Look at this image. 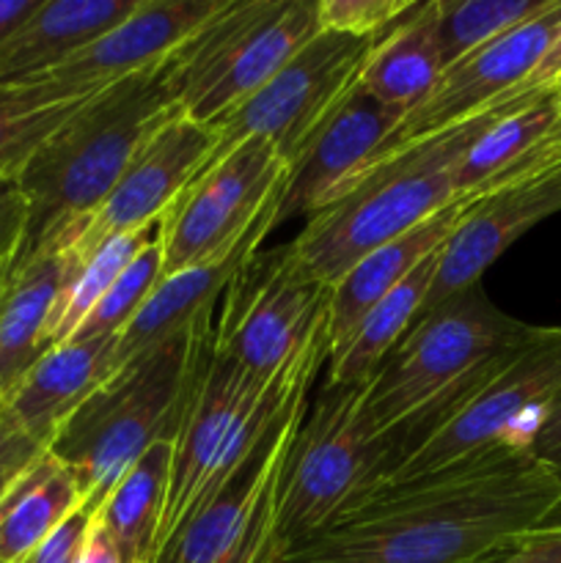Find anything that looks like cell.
Here are the masks:
<instances>
[{
  "instance_id": "cell-1",
  "label": "cell",
  "mask_w": 561,
  "mask_h": 563,
  "mask_svg": "<svg viewBox=\"0 0 561 563\" xmlns=\"http://www.w3.org/2000/svg\"><path fill=\"white\" fill-rule=\"evenodd\" d=\"M559 511V473L498 449L372 495L280 563H487Z\"/></svg>"
},
{
  "instance_id": "cell-2",
  "label": "cell",
  "mask_w": 561,
  "mask_h": 563,
  "mask_svg": "<svg viewBox=\"0 0 561 563\" xmlns=\"http://www.w3.org/2000/svg\"><path fill=\"white\" fill-rule=\"evenodd\" d=\"M182 113L163 66L88 97L16 170L28 201L25 240L11 267L42 247L69 245L135 154Z\"/></svg>"
},
{
  "instance_id": "cell-3",
  "label": "cell",
  "mask_w": 561,
  "mask_h": 563,
  "mask_svg": "<svg viewBox=\"0 0 561 563\" xmlns=\"http://www.w3.org/2000/svg\"><path fill=\"white\" fill-rule=\"evenodd\" d=\"M520 97V91L509 93L462 124L374 159L333 201L308 214L306 229L289 242L297 262L314 280L333 286L363 256L460 201L457 163Z\"/></svg>"
},
{
  "instance_id": "cell-4",
  "label": "cell",
  "mask_w": 561,
  "mask_h": 563,
  "mask_svg": "<svg viewBox=\"0 0 561 563\" xmlns=\"http://www.w3.org/2000/svg\"><path fill=\"white\" fill-rule=\"evenodd\" d=\"M212 317L121 366L47 445L97 515L124 473L163 440H176L198 368L212 344Z\"/></svg>"
},
{
  "instance_id": "cell-5",
  "label": "cell",
  "mask_w": 561,
  "mask_h": 563,
  "mask_svg": "<svg viewBox=\"0 0 561 563\" xmlns=\"http://www.w3.org/2000/svg\"><path fill=\"white\" fill-rule=\"evenodd\" d=\"M537 330L495 308L482 284L460 291L418 317L366 379L363 418L377 434L413 427L418 445L462 396L493 377Z\"/></svg>"
},
{
  "instance_id": "cell-6",
  "label": "cell",
  "mask_w": 561,
  "mask_h": 563,
  "mask_svg": "<svg viewBox=\"0 0 561 563\" xmlns=\"http://www.w3.org/2000/svg\"><path fill=\"white\" fill-rule=\"evenodd\" d=\"M361 385H324L306 407L286 454L275 515V548H292L372 498L413 451V429L377 434L363 418Z\"/></svg>"
},
{
  "instance_id": "cell-7",
  "label": "cell",
  "mask_w": 561,
  "mask_h": 563,
  "mask_svg": "<svg viewBox=\"0 0 561 563\" xmlns=\"http://www.w3.org/2000/svg\"><path fill=\"white\" fill-rule=\"evenodd\" d=\"M319 31V0H229L165 60V82L187 119L215 124Z\"/></svg>"
},
{
  "instance_id": "cell-8",
  "label": "cell",
  "mask_w": 561,
  "mask_h": 563,
  "mask_svg": "<svg viewBox=\"0 0 561 563\" xmlns=\"http://www.w3.org/2000/svg\"><path fill=\"white\" fill-rule=\"evenodd\" d=\"M559 394L561 328H539L493 377L462 396L432 432L424 434L377 493L435 476L498 449L531 451L534 434Z\"/></svg>"
},
{
  "instance_id": "cell-9",
  "label": "cell",
  "mask_w": 561,
  "mask_h": 563,
  "mask_svg": "<svg viewBox=\"0 0 561 563\" xmlns=\"http://www.w3.org/2000/svg\"><path fill=\"white\" fill-rule=\"evenodd\" d=\"M311 385L295 390L256 451L207 504L193 511L190 520L182 522L154 563H280L275 548L280 482Z\"/></svg>"
},
{
  "instance_id": "cell-10",
  "label": "cell",
  "mask_w": 561,
  "mask_h": 563,
  "mask_svg": "<svg viewBox=\"0 0 561 563\" xmlns=\"http://www.w3.org/2000/svg\"><path fill=\"white\" fill-rule=\"evenodd\" d=\"M330 295L333 286L314 280L292 245L256 251L215 308L212 350L253 377H273L324 317Z\"/></svg>"
},
{
  "instance_id": "cell-11",
  "label": "cell",
  "mask_w": 561,
  "mask_h": 563,
  "mask_svg": "<svg viewBox=\"0 0 561 563\" xmlns=\"http://www.w3.org/2000/svg\"><path fill=\"white\" fill-rule=\"evenodd\" d=\"M374 42L377 38L319 31L253 97L215 121L218 143L207 165L223 159L248 137H267L286 165L295 163L308 137L355 86Z\"/></svg>"
},
{
  "instance_id": "cell-12",
  "label": "cell",
  "mask_w": 561,
  "mask_h": 563,
  "mask_svg": "<svg viewBox=\"0 0 561 563\" xmlns=\"http://www.w3.org/2000/svg\"><path fill=\"white\" fill-rule=\"evenodd\" d=\"M286 170L289 165L267 137H248L223 159L207 165L160 218V280L231 251L278 196Z\"/></svg>"
},
{
  "instance_id": "cell-13",
  "label": "cell",
  "mask_w": 561,
  "mask_h": 563,
  "mask_svg": "<svg viewBox=\"0 0 561 563\" xmlns=\"http://www.w3.org/2000/svg\"><path fill=\"white\" fill-rule=\"evenodd\" d=\"M559 31L561 0H556L553 9H548L544 14L534 16L526 25L504 33L495 42L484 44V47L468 53L465 58L446 66L429 97L402 119L383 152L377 154V159L399 152L410 143L424 141V137L438 135L449 126L462 124V121L484 113L501 99L515 93L531 75L534 66L539 64V58Z\"/></svg>"
},
{
  "instance_id": "cell-14",
  "label": "cell",
  "mask_w": 561,
  "mask_h": 563,
  "mask_svg": "<svg viewBox=\"0 0 561 563\" xmlns=\"http://www.w3.org/2000/svg\"><path fill=\"white\" fill-rule=\"evenodd\" d=\"M215 143H218V135L212 124H201V121L187 119L185 113H176L135 154L102 207L72 236L66 247L75 253L77 262L91 256L99 245L113 236L157 225L170 203L209 163Z\"/></svg>"
},
{
  "instance_id": "cell-15",
  "label": "cell",
  "mask_w": 561,
  "mask_h": 563,
  "mask_svg": "<svg viewBox=\"0 0 561 563\" xmlns=\"http://www.w3.org/2000/svg\"><path fill=\"white\" fill-rule=\"evenodd\" d=\"M556 212H561V157L476 198L440 251L421 317L476 286L501 253Z\"/></svg>"
},
{
  "instance_id": "cell-16",
  "label": "cell",
  "mask_w": 561,
  "mask_h": 563,
  "mask_svg": "<svg viewBox=\"0 0 561 563\" xmlns=\"http://www.w3.org/2000/svg\"><path fill=\"white\" fill-rule=\"evenodd\" d=\"M402 119L405 113L374 99L355 80L286 170L275 229L297 214L308 218L333 201L377 159Z\"/></svg>"
},
{
  "instance_id": "cell-17",
  "label": "cell",
  "mask_w": 561,
  "mask_h": 563,
  "mask_svg": "<svg viewBox=\"0 0 561 563\" xmlns=\"http://www.w3.org/2000/svg\"><path fill=\"white\" fill-rule=\"evenodd\" d=\"M229 0H138L135 9L42 80L72 97H94L127 77L163 66Z\"/></svg>"
},
{
  "instance_id": "cell-18",
  "label": "cell",
  "mask_w": 561,
  "mask_h": 563,
  "mask_svg": "<svg viewBox=\"0 0 561 563\" xmlns=\"http://www.w3.org/2000/svg\"><path fill=\"white\" fill-rule=\"evenodd\" d=\"M280 192H284V187H280L278 196L264 207V212L258 214L256 223L248 229V234L242 236L231 251H226L223 256H218L215 262L185 269V273H176L154 286V291L148 295V300L143 302L141 311L135 313V319L116 335L113 374L119 372L121 366H127L132 357L143 355V352L152 350V346L168 341L170 335L182 333V330L193 328V324H198L201 319L212 317L220 297L226 295V289H229L231 280L237 278L242 264H245L253 253L262 251V242L267 240L270 231H275V214H278L280 207Z\"/></svg>"
},
{
  "instance_id": "cell-19",
  "label": "cell",
  "mask_w": 561,
  "mask_h": 563,
  "mask_svg": "<svg viewBox=\"0 0 561 563\" xmlns=\"http://www.w3.org/2000/svg\"><path fill=\"white\" fill-rule=\"evenodd\" d=\"M77 256L61 242L3 273L0 286V401L50 350L47 324Z\"/></svg>"
},
{
  "instance_id": "cell-20",
  "label": "cell",
  "mask_w": 561,
  "mask_h": 563,
  "mask_svg": "<svg viewBox=\"0 0 561 563\" xmlns=\"http://www.w3.org/2000/svg\"><path fill=\"white\" fill-rule=\"evenodd\" d=\"M116 339L66 341L38 357L6 399L16 421L47 449L58 429L113 377Z\"/></svg>"
},
{
  "instance_id": "cell-21",
  "label": "cell",
  "mask_w": 561,
  "mask_h": 563,
  "mask_svg": "<svg viewBox=\"0 0 561 563\" xmlns=\"http://www.w3.org/2000/svg\"><path fill=\"white\" fill-rule=\"evenodd\" d=\"M561 121V99L553 88L522 93L473 146L462 154L454 168L457 198L487 196L506 181L539 170L559 159L550 148Z\"/></svg>"
},
{
  "instance_id": "cell-22",
  "label": "cell",
  "mask_w": 561,
  "mask_h": 563,
  "mask_svg": "<svg viewBox=\"0 0 561 563\" xmlns=\"http://www.w3.org/2000/svg\"><path fill=\"white\" fill-rule=\"evenodd\" d=\"M138 0H42L0 47V86L38 82L119 25Z\"/></svg>"
},
{
  "instance_id": "cell-23",
  "label": "cell",
  "mask_w": 561,
  "mask_h": 563,
  "mask_svg": "<svg viewBox=\"0 0 561 563\" xmlns=\"http://www.w3.org/2000/svg\"><path fill=\"white\" fill-rule=\"evenodd\" d=\"M476 198L482 196H468L449 203V207L440 209L438 214L424 220L413 231L363 256L350 273L336 280L333 295H330V350L355 328L358 319L374 302H380L388 291H394L424 258L443 251V245L451 240V234L462 223V218H465V212Z\"/></svg>"
},
{
  "instance_id": "cell-24",
  "label": "cell",
  "mask_w": 561,
  "mask_h": 563,
  "mask_svg": "<svg viewBox=\"0 0 561 563\" xmlns=\"http://www.w3.org/2000/svg\"><path fill=\"white\" fill-rule=\"evenodd\" d=\"M443 71L446 64L435 31V0H427L416 3L405 20L372 44L358 86L407 115L429 97Z\"/></svg>"
},
{
  "instance_id": "cell-25",
  "label": "cell",
  "mask_w": 561,
  "mask_h": 563,
  "mask_svg": "<svg viewBox=\"0 0 561 563\" xmlns=\"http://www.w3.org/2000/svg\"><path fill=\"white\" fill-rule=\"evenodd\" d=\"M438 258L440 251L424 258L394 291H388L383 300L374 302L358 319L355 328L330 350L324 385H361L372 379V374L383 366L391 350L405 339L407 330L421 317L429 286L438 273Z\"/></svg>"
},
{
  "instance_id": "cell-26",
  "label": "cell",
  "mask_w": 561,
  "mask_h": 563,
  "mask_svg": "<svg viewBox=\"0 0 561 563\" xmlns=\"http://www.w3.org/2000/svg\"><path fill=\"white\" fill-rule=\"evenodd\" d=\"M82 509L64 462L44 451L0 498V563H22L55 528Z\"/></svg>"
},
{
  "instance_id": "cell-27",
  "label": "cell",
  "mask_w": 561,
  "mask_h": 563,
  "mask_svg": "<svg viewBox=\"0 0 561 563\" xmlns=\"http://www.w3.org/2000/svg\"><path fill=\"white\" fill-rule=\"evenodd\" d=\"M174 462V440L152 445L130 471L124 473L97 517L119 544L127 563H152L157 544L160 517Z\"/></svg>"
},
{
  "instance_id": "cell-28",
  "label": "cell",
  "mask_w": 561,
  "mask_h": 563,
  "mask_svg": "<svg viewBox=\"0 0 561 563\" xmlns=\"http://www.w3.org/2000/svg\"><path fill=\"white\" fill-rule=\"evenodd\" d=\"M86 99L50 80L0 86V174H16Z\"/></svg>"
},
{
  "instance_id": "cell-29",
  "label": "cell",
  "mask_w": 561,
  "mask_h": 563,
  "mask_svg": "<svg viewBox=\"0 0 561 563\" xmlns=\"http://www.w3.org/2000/svg\"><path fill=\"white\" fill-rule=\"evenodd\" d=\"M157 231L160 223L152 225V229L119 234L113 236V240L105 242V245H99L91 256H86L82 262H75L64 289H61L58 302H55L53 317H50V350L58 344H66V341L75 335V330L80 328L82 319H86L88 313H91V308L102 300V295L113 286V280L130 267L132 258L157 236Z\"/></svg>"
},
{
  "instance_id": "cell-30",
  "label": "cell",
  "mask_w": 561,
  "mask_h": 563,
  "mask_svg": "<svg viewBox=\"0 0 561 563\" xmlns=\"http://www.w3.org/2000/svg\"><path fill=\"white\" fill-rule=\"evenodd\" d=\"M556 0H435V31L443 64L465 58L473 49L526 25L553 9Z\"/></svg>"
},
{
  "instance_id": "cell-31",
  "label": "cell",
  "mask_w": 561,
  "mask_h": 563,
  "mask_svg": "<svg viewBox=\"0 0 561 563\" xmlns=\"http://www.w3.org/2000/svg\"><path fill=\"white\" fill-rule=\"evenodd\" d=\"M163 273V247H160V231L141 253L130 262V267L113 280L102 300L91 308L80 328L75 330L69 341H88V339H116L127 324L135 319L143 302L160 284Z\"/></svg>"
},
{
  "instance_id": "cell-32",
  "label": "cell",
  "mask_w": 561,
  "mask_h": 563,
  "mask_svg": "<svg viewBox=\"0 0 561 563\" xmlns=\"http://www.w3.org/2000/svg\"><path fill=\"white\" fill-rule=\"evenodd\" d=\"M413 9V0H319V25L346 36L380 38Z\"/></svg>"
},
{
  "instance_id": "cell-33",
  "label": "cell",
  "mask_w": 561,
  "mask_h": 563,
  "mask_svg": "<svg viewBox=\"0 0 561 563\" xmlns=\"http://www.w3.org/2000/svg\"><path fill=\"white\" fill-rule=\"evenodd\" d=\"M44 451L47 449L28 434L9 405L0 401V498Z\"/></svg>"
},
{
  "instance_id": "cell-34",
  "label": "cell",
  "mask_w": 561,
  "mask_h": 563,
  "mask_svg": "<svg viewBox=\"0 0 561 563\" xmlns=\"http://www.w3.org/2000/svg\"><path fill=\"white\" fill-rule=\"evenodd\" d=\"M28 201L16 174H0V275L11 267L25 240Z\"/></svg>"
},
{
  "instance_id": "cell-35",
  "label": "cell",
  "mask_w": 561,
  "mask_h": 563,
  "mask_svg": "<svg viewBox=\"0 0 561 563\" xmlns=\"http://www.w3.org/2000/svg\"><path fill=\"white\" fill-rule=\"evenodd\" d=\"M487 563H561V511L542 526L512 539Z\"/></svg>"
},
{
  "instance_id": "cell-36",
  "label": "cell",
  "mask_w": 561,
  "mask_h": 563,
  "mask_svg": "<svg viewBox=\"0 0 561 563\" xmlns=\"http://www.w3.org/2000/svg\"><path fill=\"white\" fill-rule=\"evenodd\" d=\"M88 526H91V515L86 509L75 511L22 563H77L80 561L82 544H86Z\"/></svg>"
},
{
  "instance_id": "cell-37",
  "label": "cell",
  "mask_w": 561,
  "mask_h": 563,
  "mask_svg": "<svg viewBox=\"0 0 561 563\" xmlns=\"http://www.w3.org/2000/svg\"><path fill=\"white\" fill-rule=\"evenodd\" d=\"M531 454L561 476V394L548 407L537 434H534Z\"/></svg>"
},
{
  "instance_id": "cell-38",
  "label": "cell",
  "mask_w": 561,
  "mask_h": 563,
  "mask_svg": "<svg viewBox=\"0 0 561 563\" xmlns=\"http://www.w3.org/2000/svg\"><path fill=\"white\" fill-rule=\"evenodd\" d=\"M77 563H127L124 555H121L119 544L110 537L108 528L102 526L97 515H91V526H88L86 544H82L80 561Z\"/></svg>"
},
{
  "instance_id": "cell-39",
  "label": "cell",
  "mask_w": 561,
  "mask_h": 563,
  "mask_svg": "<svg viewBox=\"0 0 561 563\" xmlns=\"http://www.w3.org/2000/svg\"><path fill=\"white\" fill-rule=\"evenodd\" d=\"M561 77V31L556 33V38L550 42V47L544 49V55L539 58V64L534 66L531 75L526 77L517 91L520 93H537V91H548L553 88V82Z\"/></svg>"
},
{
  "instance_id": "cell-40",
  "label": "cell",
  "mask_w": 561,
  "mask_h": 563,
  "mask_svg": "<svg viewBox=\"0 0 561 563\" xmlns=\"http://www.w3.org/2000/svg\"><path fill=\"white\" fill-rule=\"evenodd\" d=\"M42 0H0V47L20 31Z\"/></svg>"
},
{
  "instance_id": "cell-41",
  "label": "cell",
  "mask_w": 561,
  "mask_h": 563,
  "mask_svg": "<svg viewBox=\"0 0 561 563\" xmlns=\"http://www.w3.org/2000/svg\"><path fill=\"white\" fill-rule=\"evenodd\" d=\"M550 148H553L556 157H561V121H559V126H556V132H553V141H550Z\"/></svg>"
},
{
  "instance_id": "cell-42",
  "label": "cell",
  "mask_w": 561,
  "mask_h": 563,
  "mask_svg": "<svg viewBox=\"0 0 561 563\" xmlns=\"http://www.w3.org/2000/svg\"><path fill=\"white\" fill-rule=\"evenodd\" d=\"M553 91H556V97H559V99H561V77H559V80H556V82H553Z\"/></svg>"
},
{
  "instance_id": "cell-43",
  "label": "cell",
  "mask_w": 561,
  "mask_h": 563,
  "mask_svg": "<svg viewBox=\"0 0 561 563\" xmlns=\"http://www.w3.org/2000/svg\"><path fill=\"white\" fill-rule=\"evenodd\" d=\"M0 286H3V275H0Z\"/></svg>"
}]
</instances>
